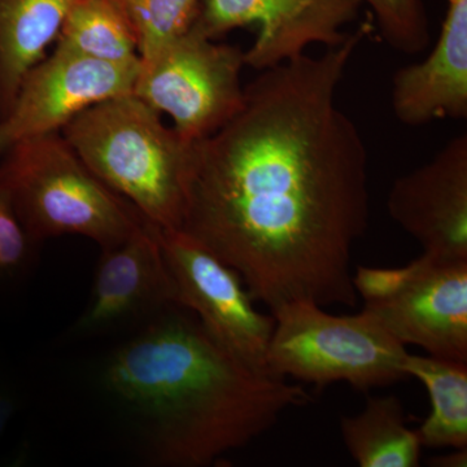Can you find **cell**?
Wrapping results in <instances>:
<instances>
[{"instance_id":"obj_1","label":"cell","mask_w":467,"mask_h":467,"mask_svg":"<svg viewBox=\"0 0 467 467\" xmlns=\"http://www.w3.org/2000/svg\"><path fill=\"white\" fill-rule=\"evenodd\" d=\"M371 29L261 70L242 109L192 143L180 232L233 267L270 312L358 301L350 265L370 217L368 156L337 92Z\"/></svg>"},{"instance_id":"obj_2","label":"cell","mask_w":467,"mask_h":467,"mask_svg":"<svg viewBox=\"0 0 467 467\" xmlns=\"http://www.w3.org/2000/svg\"><path fill=\"white\" fill-rule=\"evenodd\" d=\"M103 383L133 417L147 459L164 467L214 465L313 400L300 384L244 367L182 306L119 347Z\"/></svg>"},{"instance_id":"obj_3","label":"cell","mask_w":467,"mask_h":467,"mask_svg":"<svg viewBox=\"0 0 467 467\" xmlns=\"http://www.w3.org/2000/svg\"><path fill=\"white\" fill-rule=\"evenodd\" d=\"M86 167L150 223L182 225L192 143L134 94L88 107L60 131Z\"/></svg>"},{"instance_id":"obj_4","label":"cell","mask_w":467,"mask_h":467,"mask_svg":"<svg viewBox=\"0 0 467 467\" xmlns=\"http://www.w3.org/2000/svg\"><path fill=\"white\" fill-rule=\"evenodd\" d=\"M0 158V182L38 245L61 235H81L106 250L147 221L86 167L61 133L20 140Z\"/></svg>"},{"instance_id":"obj_5","label":"cell","mask_w":467,"mask_h":467,"mask_svg":"<svg viewBox=\"0 0 467 467\" xmlns=\"http://www.w3.org/2000/svg\"><path fill=\"white\" fill-rule=\"evenodd\" d=\"M275 328L266 352V370L321 389L348 383L359 391L407 379V347L364 309L337 316L309 300L272 310Z\"/></svg>"},{"instance_id":"obj_6","label":"cell","mask_w":467,"mask_h":467,"mask_svg":"<svg viewBox=\"0 0 467 467\" xmlns=\"http://www.w3.org/2000/svg\"><path fill=\"white\" fill-rule=\"evenodd\" d=\"M244 67L239 46L216 43L190 29L155 57L140 61L133 94L171 116L183 140L196 142L216 133L242 109Z\"/></svg>"},{"instance_id":"obj_7","label":"cell","mask_w":467,"mask_h":467,"mask_svg":"<svg viewBox=\"0 0 467 467\" xmlns=\"http://www.w3.org/2000/svg\"><path fill=\"white\" fill-rule=\"evenodd\" d=\"M158 235L178 306L192 310L212 339L234 358L269 374L266 352L275 318L254 306L241 275L180 230L158 227Z\"/></svg>"},{"instance_id":"obj_8","label":"cell","mask_w":467,"mask_h":467,"mask_svg":"<svg viewBox=\"0 0 467 467\" xmlns=\"http://www.w3.org/2000/svg\"><path fill=\"white\" fill-rule=\"evenodd\" d=\"M359 0H199L192 29L217 41L238 27L256 26L245 67L265 70L304 55L310 45L335 47L343 27L358 16Z\"/></svg>"},{"instance_id":"obj_9","label":"cell","mask_w":467,"mask_h":467,"mask_svg":"<svg viewBox=\"0 0 467 467\" xmlns=\"http://www.w3.org/2000/svg\"><path fill=\"white\" fill-rule=\"evenodd\" d=\"M140 60L107 63L57 48L21 81L14 106L0 119V156L20 140L60 133L88 107L133 94Z\"/></svg>"},{"instance_id":"obj_10","label":"cell","mask_w":467,"mask_h":467,"mask_svg":"<svg viewBox=\"0 0 467 467\" xmlns=\"http://www.w3.org/2000/svg\"><path fill=\"white\" fill-rule=\"evenodd\" d=\"M407 284L364 310L402 346L467 364V260L439 261L422 254Z\"/></svg>"},{"instance_id":"obj_11","label":"cell","mask_w":467,"mask_h":467,"mask_svg":"<svg viewBox=\"0 0 467 467\" xmlns=\"http://www.w3.org/2000/svg\"><path fill=\"white\" fill-rule=\"evenodd\" d=\"M392 220L439 261L467 260V135L401 175L387 198Z\"/></svg>"},{"instance_id":"obj_12","label":"cell","mask_w":467,"mask_h":467,"mask_svg":"<svg viewBox=\"0 0 467 467\" xmlns=\"http://www.w3.org/2000/svg\"><path fill=\"white\" fill-rule=\"evenodd\" d=\"M178 306L158 226L146 221L128 239L101 250L90 299L77 319V334L103 333L140 316Z\"/></svg>"},{"instance_id":"obj_13","label":"cell","mask_w":467,"mask_h":467,"mask_svg":"<svg viewBox=\"0 0 467 467\" xmlns=\"http://www.w3.org/2000/svg\"><path fill=\"white\" fill-rule=\"evenodd\" d=\"M392 109L408 126L467 117V0H448L429 57L401 67L392 81Z\"/></svg>"},{"instance_id":"obj_14","label":"cell","mask_w":467,"mask_h":467,"mask_svg":"<svg viewBox=\"0 0 467 467\" xmlns=\"http://www.w3.org/2000/svg\"><path fill=\"white\" fill-rule=\"evenodd\" d=\"M76 0H0V119L14 106L21 81L46 57Z\"/></svg>"},{"instance_id":"obj_15","label":"cell","mask_w":467,"mask_h":467,"mask_svg":"<svg viewBox=\"0 0 467 467\" xmlns=\"http://www.w3.org/2000/svg\"><path fill=\"white\" fill-rule=\"evenodd\" d=\"M344 445L361 467H417L420 444L396 396H368L356 416L340 418Z\"/></svg>"},{"instance_id":"obj_16","label":"cell","mask_w":467,"mask_h":467,"mask_svg":"<svg viewBox=\"0 0 467 467\" xmlns=\"http://www.w3.org/2000/svg\"><path fill=\"white\" fill-rule=\"evenodd\" d=\"M404 370L425 386L431 402L416 430L422 447L467 448V364L409 353Z\"/></svg>"},{"instance_id":"obj_17","label":"cell","mask_w":467,"mask_h":467,"mask_svg":"<svg viewBox=\"0 0 467 467\" xmlns=\"http://www.w3.org/2000/svg\"><path fill=\"white\" fill-rule=\"evenodd\" d=\"M57 47L107 63L140 58L133 30L113 0H76L64 18Z\"/></svg>"},{"instance_id":"obj_18","label":"cell","mask_w":467,"mask_h":467,"mask_svg":"<svg viewBox=\"0 0 467 467\" xmlns=\"http://www.w3.org/2000/svg\"><path fill=\"white\" fill-rule=\"evenodd\" d=\"M138 46L140 61H149L175 39L190 32L199 0H113Z\"/></svg>"},{"instance_id":"obj_19","label":"cell","mask_w":467,"mask_h":467,"mask_svg":"<svg viewBox=\"0 0 467 467\" xmlns=\"http://www.w3.org/2000/svg\"><path fill=\"white\" fill-rule=\"evenodd\" d=\"M376 16L384 41L395 50L413 55L430 42L429 18L422 0H359Z\"/></svg>"},{"instance_id":"obj_20","label":"cell","mask_w":467,"mask_h":467,"mask_svg":"<svg viewBox=\"0 0 467 467\" xmlns=\"http://www.w3.org/2000/svg\"><path fill=\"white\" fill-rule=\"evenodd\" d=\"M36 247L18 217L8 190L0 182V285H12L26 275Z\"/></svg>"},{"instance_id":"obj_21","label":"cell","mask_w":467,"mask_h":467,"mask_svg":"<svg viewBox=\"0 0 467 467\" xmlns=\"http://www.w3.org/2000/svg\"><path fill=\"white\" fill-rule=\"evenodd\" d=\"M418 265L420 260L417 259L395 269L358 266L352 275L353 287L365 303L386 299L407 284L408 279L416 273Z\"/></svg>"},{"instance_id":"obj_22","label":"cell","mask_w":467,"mask_h":467,"mask_svg":"<svg viewBox=\"0 0 467 467\" xmlns=\"http://www.w3.org/2000/svg\"><path fill=\"white\" fill-rule=\"evenodd\" d=\"M23 405V392L12 374L0 367V438Z\"/></svg>"},{"instance_id":"obj_23","label":"cell","mask_w":467,"mask_h":467,"mask_svg":"<svg viewBox=\"0 0 467 467\" xmlns=\"http://www.w3.org/2000/svg\"><path fill=\"white\" fill-rule=\"evenodd\" d=\"M467 448L453 450L451 453L441 454L429 460L430 466L436 467H465L467 465Z\"/></svg>"}]
</instances>
